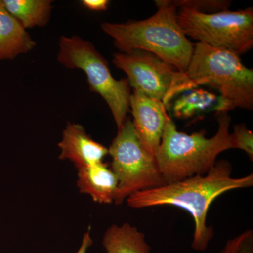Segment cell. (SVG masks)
I'll return each mask as SVG.
<instances>
[{"instance_id":"obj_7","label":"cell","mask_w":253,"mask_h":253,"mask_svg":"<svg viewBox=\"0 0 253 253\" xmlns=\"http://www.w3.org/2000/svg\"><path fill=\"white\" fill-rule=\"evenodd\" d=\"M177 22L186 36L238 56L253 46V9L206 14L179 8Z\"/></svg>"},{"instance_id":"obj_6","label":"cell","mask_w":253,"mask_h":253,"mask_svg":"<svg viewBox=\"0 0 253 253\" xmlns=\"http://www.w3.org/2000/svg\"><path fill=\"white\" fill-rule=\"evenodd\" d=\"M111 169L118 179L114 202L122 204L138 191L166 184L156 159L141 144L132 121L126 118L110 146Z\"/></svg>"},{"instance_id":"obj_20","label":"cell","mask_w":253,"mask_h":253,"mask_svg":"<svg viewBox=\"0 0 253 253\" xmlns=\"http://www.w3.org/2000/svg\"><path fill=\"white\" fill-rule=\"evenodd\" d=\"M92 244L93 241L90 236V229H89L83 236L82 244L76 253H87L88 249L92 246Z\"/></svg>"},{"instance_id":"obj_18","label":"cell","mask_w":253,"mask_h":253,"mask_svg":"<svg viewBox=\"0 0 253 253\" xmlns=\"http://www.w3.org/2000/svg\"><path fill=\"white\" fill-rule=\"evenodd\" d=\"M218 253H253V231L249 229L228 240Z\"/></svg>"},{"instance_id":"obj_2","label":"cell","mask_w":253,"mask_h":253,"mask_svg":"<svg viewBox=\"0 0 253 253\" xmlns=\"http://www.w3.org/2000/svg\"><path fill=\"white\" fill-rule=\"evenodd\" d=\"M203 84L217 89L234 109H253V70L246 67L237 54L201 42L194 44L185 72L174 75L163 103L167 108L176 95Z\"/></svg>"},{"instance_id":"obj_15","label":"cell","mask_w":253,"mask_h":253,"mask_svg":"<svg viewBox=\"0 0 253 253\" xmlns=\"http://www.w3.org/2000/svg\"><path fill=\"white\" fill-rule=\"evenodd\" d=\"M218 100L216 95L203 89L189 90L176 100L173 106V111L176 117L189 118L196 113L205 111Z\"/></svg>"},{"instance_id":"obj_4","label":"cell","mask_w":253,"mask_h":253,"mask_svg":"<svg viewBox=\"0 0 253 253\" xmlns=\"http://www.w3.org/2000/svg\"><path fill=\"white\" fill-rule=\"evenodd\" d=\"M217 133L211 138L206 131L187 134L178 131L169 118L165 126L161 145L155 155L160 172L166 184L207 174L218 155L232 149L229 133L231 117L217 113Z\"/></svg>"},{"instance_id":"obj_5","label":"cell","mask_w":253,"mask_h":253,"mask_svg":"<svg viewBox=\"0 0 253 253\" xmlns=\"http://www.w3.org/2000/svg\"><path fill=\"white\" fill-rule=\"evenodd\" d=\"M57 60L70 69H81L86 74L89 89L108 104L119 129L129 111L131 87L127 79H115L109 63L92 43L81 37H61Z\"/></svg>"},{"instance_id":"obj_11","label":"cell","mask_w":253,"mask_h":253,"mask_svg":"<svg viewBox=\"0 0 253 253\" xmlns=\"http://www.w3.org/2000/svg\"><path fill=\"white\" fill-rule=\"evenodd\" d=\"M78 171L80 192L89 195L99 204L114 202L118 182L109 165L101 162Z\"/></svg>"},{"instance_id":"obj_8","label":"cell","mask_w":253,"mask_h":253,"mask_svg":"<svg viewBox=\"0 0 253 253\" xmlns=\"http://www.w3.org/2000/svg\"><path fill=\"white\" fill-rule=\"evenodd\" d=\"M113 63L126 73L134 91L161 101L165 99L178 71L156 55L143 50L116 53Z\"/></svg>"},{"instance_id":"obj_3","label":"cell","mask_w":253,"mask_h":253,"mask_svg":"<svg viewBox=\"0 0 253 253\" xmlns=\"http://www.w3.org/2000/svg\"><path fill=\"white\" fill-rule=\"evenodd\" d=\"M157 12L147 19L126 23H104L101 29L111 37L121 52L143 50L185 72L194 44L177 22V8L169 0L155 1Z\"/></svg>"},{"instance_id":"obj_12","label":"cell","mask_w":253,"mask_h":253,"mask_svg":"<svg viewBox=\"0 0 253 253\" xmlns=\"http://www.w3.org/2000/svg\"><path fill=\"white\" fill-rule=\"evenodd\" d=\"M36 45V42L0 0V60H14Z\"/></svg>"},{"instance_id":"obj_10","label":"cell","mask_w":253,"mask_h":253,"mask_svg":"<svg viewBox=\"0 0 253 253\" xmlns=\"http://www.w3.org/2000/svg\"><path fill=\"white\" fill-rule=\"evenodd\" d=\"M60 160H69L78 169L103 162L109 149L86 134L81 125L68 123L58 144Z\"/></svg>"},{"instance_id":"obj_17","label":"cell","mask_w":253,"mask_h":253,"mask_svg":"<svg viewBox=\"0 0 253 253\" xmlns=\"http://www.w3.org/2000/svg\"><path fill=\"white\" fill-rule=\"evenodd\" d=\"M232 149L243 150L253 159V134L248 129L246 125L240 124L234 126V132L230 134Z\"/></svg>"},{"instance_id":"obj_1","label":"cell","mask_w":253,"mask_h":253,"mask_svg":"<svg viewBox=\"0 0 253 253\" xmlns=\"http://www.w3.org/2000/svg\"><path fill=\"white\" fill-rule=\"evenodd\" d=\"M231 172V163L221 160L205 175L138 191L126 199V204L132 208L171 206L185 210L195 223L191 247L202 252L207 249L213 237V229L207 225L208 210L213 201L226 191L253 185V173L234 178Z\"/></svg>"},{"instance_id":"obj_13","label":"cell","mask_w":253,"mask_h":253,"mask_svg":"<svg viewBox=\"0 0 253 253\" xmlns=\"http://www.w3.org/2000/svg\"><path fill=\"white\" fill-rule=\"evenodd\" d=\"M102 244L106 253H151L144 233L128 223L109 227Z\"/></svg>"},{"instance_id":"obj_19","label":"cell","mask_w":253,"mask_h":253,"mask_svg":"<svg viewBox=\"0 0 253 253\" xmlns=\"http://www.w3.org/2000/svg\"><path fill=\"white\" fill-rule=\"evenodd\" d=\"M81 2L86 9L96 11H105L109 4L108 0H83Z\"/></svg>"},{"instance_id":"obj_14","label":"cell","mask_w":253,"mask_h":253,"mask_svg":"<svg viewBox=\"0 0 253 253\" xmlns=\"http://www.w3.org/2000/svg\"><path fill=\"white\" fill-rule=\"evenodd\" d=\"M5 8L25 29L43 27L49 22L51 0H2Z\"/></svg>"},{"instance_id":"obj_9","label":"cell","mask_w":253,"mask_h":253,"mask_svg":"<svg viewBox=\"0 0 253 253\" xmlns=\"http://www.w3.org/2000/svg\"><path fill=\"white\" fill-rule=\"evenodd\" d=\"M132 123L145 149L155 157L161 145L165 126L169 116L163 101L151 99L134 91L129 99Z\"/></svg>"},{"instance_id":"obj_16","label":"cell","mask_w":253,"mask_h":253,"mask_svg":"<svg viewBox=\"0 0 253 253\" xmlns=\"http://www.w3.org/2000/svg\"><path fill=\"white\" fill-rule=\"evenodd\" d=\"M169 2L176 8H186L206 14L226 11L231 5L230 1L224 0H176Z\"/></svg>"}]
</instances>
